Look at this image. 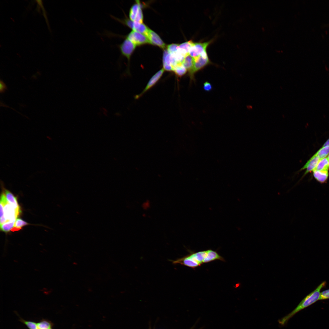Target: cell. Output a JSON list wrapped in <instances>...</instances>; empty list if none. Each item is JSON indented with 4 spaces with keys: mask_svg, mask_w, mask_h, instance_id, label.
<instances>
[{
    "mask_svg": "<svg viewBox=\"0 0 329 329\" xmlns=\"http://www.w3.org/2000/svg\"><path fill=\"white\" fill-rule=\"evenodd\" d=\"M326 285L325 281L322 282L315 290L304 298L292 311L279 319V324L282 326L285 325L288 320L296 313L320 300V290Z\"/></svg>",
    "mask_w": 329,
    "mask_h": 329,
    "instance_id": "1",
    "label": "cell"
},
{
    "mask_svg": "<svg viewBox=\"0 0 329 329\" xmlns=\"http://www.w3.org/2000/svg\"><path fill=\"white\" fill-rule=\"evenodd\" d=\"M193 58V67L192 73L189 76L190 81H195L194 75L196 72L211 63L208 58L207 51H204L199 56Z\"/></svg>",
    "mask_w": 329,
    "mask_h": 329,
    "instance_id": "2",
    "label": "cell"
},
{
    "mask_svg": "<svg viewBox=\"0 0 329 329\" xmlns=\"http://www.w3.org/2000/svg\"><path fill=\"white\" fill-rule=\"evenodd\" d=\"M1 200L3 202L4 217L7 221H15L21 212L20 210L16 209L7 201L5 193L1 195Z\"/></svg>",
    "mask_w": 329,
    "mask_h": 329,
    "instance_id": "3",
    "label": "cell"
},
{
    "mask_svg": "<svg viewBox=\"0 0 329 329\" xmlns=\"http://www.w3.org/2000/svg\"><path fill=\"white\" fill-rule=\"evenodd\" d=\"M213 41V40H211L205 42H194V45L189 50V55L193 58L199 56L204 51H207V47Z\"/></svg>",
    "mask_w": 329,
    "mask_h": 329,
    "instance_id": "4",
    "label": "cell"
},
{
    "mask_svg": "<svg viewBox=\"0 0 329 329\" xmlns=\"http://www.w3.org/2000/svg\"><path fill=\"white\" fill-rule=\"evenodd\" d=\"M136 1V3L133 5L130 9L129 12V18L133 21L143 23V15L141 4L139 1Z\"/></svg>",
    "mask_w": 329,
    "mask_h": 329,
    "instance_id": "5",
    "label": "cell"
},
{
    "mask_svg": "<svg viewBox=\"0 0 329 329\" xmlns=\"http://www.w3.org/2000/svg\"><path fill=\"white\" fill-rule=\"evenodd\" d=\"M136 45L130 41L126 38L119 47L122 55L129 61L130 57L135 50Z\"/></svg>",
    "mask_w": 329,
    "mask_h": 329,
    "instance_id": "6",
    "label": "cell"
},
{
    "mask_svg": "<svg viewBox=\"0 0 329 329\" xmlns=\"http://www.w3.org/2000/svg\"><path fill=\"white\" fill-rule=\"evenodd\" d=\"M126 38L130 41L136 45L150 44L148 38L145 35L133 30L127 36Z\"/></svg>",
    "mask_w": 329,
    "mask_h": 329,
    "instance_id": "7",
    "label": "cell"
},
{
    "mask_svg": "<svg viewBox=\"0 0 329 329\" xmlns=\"http://www.w3.org/2000/svg\"><path fill=\"white\" fill-rule=\"evenodd\" d=\"M164 71V70L162 68L156 73L149 80L142 91L140 94L136 95L135 96V99L139 98L145 92L153 87L161 79Z\"/></svg>",
    "mask_w": 329,
    "mask_h": 329,
    "instance_id": "8",
    "label": "cell"
},
{
    "mask_svg": "<svg viewBox=\"0 0 329 329\" xmlns=\"http://www.w3.org/2000/svg\"><path fill=\"white\" fill-rule=\"evenodd\" d=\"M320 159L319 157L315 154L310 158L306 163L305 164L299 171L297 173L306 169V170L302 176L301 179H302L306 174L313 171L316 168Z\"/></svg>",
    "mask_w": 329,
    "mask_h": 329,
    "instance_id": "9",
    "label": "cell"
},
{
    "mask_svg": "<svg viewBox=\"0 0 329 329\" xmlns=\"http://www.w3.org/2000/svg\"><path fill=\"white\" fill-rule=\"evenodd\" d=\"M174 264H180L192 268H195L201 265L197 261L192 259L188 255L175 260H170Z\"/></svg>",
    "mask_w": 329,
    "mask_h": 329,
    "instance_id": "10",
    "label": "cell"
},
{
    "mask_svg": "<svg viewBox=\"0 0 329 329\" xmlns=\"http://www.w3.org/2000/svg\"><path fill=\"white\" fill-rule=\"evenodd\" d=\"M147 38L150 44L156 45L162 49L165 48V44L160 36L150 29L149 30Z\"/></svg>",
    "mask_w": 329,
    "mask_h": 329,
    "instance_id": "11",
    "label": "cell"
},
{
    "mask_svg": "<svg viewBox=\"0 0 329 329\" xmlns=\"http://www.w3.org/2000/svg\"><path fill=\"white\" fill-rule=\"evenodd\" d=\"M329 175V171L314 170L313 171V175L315 179L318 182L323 184L327 182Z\"/></svg>",
    "mask_w": 329,
    "mask_h": 329,
    "instance_id": "12",
    "label": "cell"
},
{
    "mask_svg": "<svg viewBox=\"0 0 329 329\" xmlns=\"http://www.w3.org/2000/svg\"><path fill=\"white\" fill-rule=\"evenodd\" d=\"M132 29L133 30L144 35L148 37L150 29L143 23L133 21Z\"/></svg>",
    "mask_w": 329,
    "mask_h": 329,
    "instance_id": "13",
    "label": "cell"
},
{
    "mask_svg": "<svg viewBox=\"0 0 329 329\" xmlns=\"http://www.w3.org/2000/svg\"><path fill=\"white\" fill-rule=\"evenodd\" d=\"M216 260L225 261L224 259L217 252L212 250H207V255L203 261V263H206Z\"/></svg>",
    "mask_w": 329,
    "mask_h": 329,
    "instance_id": "14",
    "label": "cell"
},
{
    "mask_svg": "<svg viewBox=\"0 0 329 329\" xmlns=\"http://www.w3.org/2000/svg\"><path fill=\"white\" fill-rule=\"evenodd\" d=\"M182 64L187 69L188 72V76H189L192 73L193 67L194 64L193 58L190 56L189 54L187 55L185 57Z\"/></svg>",
    "mask_w": 329,
    "mask_h": 329,
    "instance_id": "15",
    "label": "cell"
},
{
    "mask_svg": "<svg viewBox=\"0 0 329 329\" xmlns=\"http://www.w3.org/2000/svg\"><path fill=\"white\" fill-rule=\"evenodd\" d=\"M6 200L16 210H20L17 200L16 197L10 192L7 190H5L4 192Z\"/></svg>",
    "mask_w": 329,
    "mask_h": 329,
    "instance_id": "16",
    "label": "cell"
},
{
    "mask_svg": "<svg viewBox=\"0 0 329 329\" xmlns=\"http://www.w3.org/2000/svg\"><path fill=\"white\" fill-rule=\"evenodd\" d=\"M207 250L201 251L194 253H190L188 255L192 259L197 261L200 265L206 257Z\"/></svg>",
    "mask_w": 329,
    "mask_h": 329,
    "instance_id": "17",
    "label": "cell"
},
{
    "mask_svg": "<svg viewBox=\"0 0 329 329\" xmlns=\"http://www.w3.org/2000/svg\"><path fill=\"white\" fill-rule=\"evenodd\" d=\"M315 170L329 171V161L327 158L320 159Z\"/></svg>",
    "mask_w": 329,
    "mask_h": 329,
    "instance_id": "18",
    "label": "cell"
},
{
    "mask_svg": "<svg viewBox=\"0 0 329 329\" xmlns=\"http://www.w3.org/2000/svg\"><path fill=\"white\" fill-rule=\"evenodd\" d=\"M194 43V42L192 40H190L179 44V48L184 54L186 55L189 54V50Z\"/></svg>",
    "mask_w": 329,
    "mask_h": 329,
    "instance_id": "19",
    "label": "cell"
},
{
    "mask_svg": "<svg viewBox=\"0 0 329 329\" xmlns=\"http://www.w3.org/2000/svg\"><path fill=\"white\" fill-rule=\"evenodd\" d=\"M38 329H50L53 326V324L50 321L42 319L37 323Z\"/></svg>",
    "mask_w": 329,
    "mask_h": 329,
    "instance_id": "20",
    "label": "cell"
},
{
    "mask_svg": "<svg viewBox=\"0 0 329 329\" xmlns=\"http://www.w3.org/2000/svg\"><path fill=\"white\" fill-rule=\"evenodd\" d=\"M172 72H173L178 77H181L184 75L187 71L182 64H179L174 68Z\"/></svg>",
    "mask_w": 329,
    "mask_h": 329,
    "instance_id": "21",
    "label": "cell"
},
{
    "mask_svg": "<svg viewBox=\"0 0 329 329\" xmlns=\"http://www.w3.org/2000/svg\"><path fill=\"white\" fill-rule=\"evenodd\" d=\"M320 159L326 157L329 154V146H322L315 154Z\"/></svg>",
    "mask_w": 329,
    "mask_h": 329,
    "instance_id": "22",
    "label": "cell"
},
{
    "mask_svg": "<svg viewBox=\"0 0 329 329\" xmlns=\"http://www.w3.org/2000/svg\"><path fill=\"white\" fill-rule=\"evenodd\" d=\"M20 321L25 324L29 329H38L37 323L34 321L26 320L20 317Z\"/></svg>",
    "mask_w": 329,
    "mask_h": 329,
    "instance_id": "23",
    "label": "cell"
},
{
    "mask_svg": "<svg viewBox=\"0 0 329 329\" xmlns=\"http://www.w3.org/2000/svg\"><path fill=\"white\" fill-rule=\"evenodd\" d=\"M15 221H7L0 225L1 229L3 231L8 232L13 227Z\"/></svg>",
    "mask_w": 329,
    "mask_h": 329,
    "instance_id": "24",
    "label": "cell"
},
{
    "mask_svg": "<svg viewBox=\"0 0 329 329\" xmlns=\"http://www.w3.org/2000/svg\"><path fill=\"white\" fill-rule=\"evenodd\" d=\"M179 44H172L168 45L167 46V50L171 54L177 51Z\"/></svg>",
    "mask_w": 329,
    "mask_h": 329,
    "instance_id": "25",
    "label": "cell"
},
{
    "mask_svg": "<svg viewBox=\"0 0 329 329\" xmlns=\"http://www.w3.org/2000/svg\"><path fill=\"white\" fill-rule=\"evenodd\" d=\"M28 225V223L20 219H17L15 221L14 227L21 228L23 226Z\"/></svg>",
    "mask_w": 329,
    "mask_h": 329,
    "instance_id": "26",
    "label": "cell"
},
{
    "mask_svg": "<svg viewBox=\"0 0 329 329\" xmlns=\"http://www.w3.org/2000/svg\"><path fill=\"white\" fill-rule=\"evenodd\" d=\"M329 299V289L320 292V300Z\"/></svg>",
    "mask_w": 329,
    "mask_h": 329,
    "instance_id": "27",
    "label": "cell"
},
{
    "mask_svg": "<svg viewBox=\"0 0 329 329\" xmlns=\"http://www.w3.org/2000/svg\"><path fill=\"white\" fill-rule=\"evenodd\" d=\"M203 88L205 91L209 92L212 90V87L210 83L206 81L203 83Z\"/></svg>",
    "mask_w": 329,
    "mask_h": 329,
    "instance_id": "28",
    "label": "cell"
},
{
    "mask_svg": "<svg viewBox=\"0 0 329 329\" xmlns=\"http://www.w3.org/2000/svg\"><path fill=\"white\" fill-rule=\"evenodd\" d=\"M8 89L7 87L6 84L4 82L0 80V92L1 93H4L5 91Z\"/></svg>",
    "mask_w": 329,
    "mask_h": 329,
    "instance_id": "29",
    "label": "cell"
},
{
    "mask_svg": "<svg viewBox=\"0 0 329 329\" xmlns=\"http://www.w3.org/2000/svg\"><path fill=\"white\" fill-rule=\"evenodd\" d=\"M4 203L3 201L1 200H0V219L5 218L4 217Z\"/></svg>",
    "mask_w": 329,
    "mask_h": 329,
    "instance_id": "30",
    "label": "cell"
},
{
    "mask_svg": "<svg viewBox=\"0 0 329 329\" xmlns=\"http://www.w3.org/2000/svg\"><path fill=\"white\" fill-rule=\"evenodd\" d=\"M20 229H21V228L14 227L11 229V230L12 232H14L15 231H18Z\"/></svg>",
    "mask_w": 329,
    "mask_h": 329,
    "instance_id": "31",
    "label": "cell"
},
{
    "mask_svg": "<svg viewBox=\"0 0 329 329\" xmlns=\"http://www.w3.org/2000/svg\"><path fill=\"white\" fill-rule=\"evenodd\" d=\"M329 146V138L327 140V141L324 143L323 145L322 146Z\"/></svg>",
    "mask_w": 329,
    "mask_h": 329,
    "instance_id": "32",
    "label": "cell"
},
{
    "mask_svg": "<svg viewBox=\"0 0 329 329\" xmlns=\"http://www.w3.org/2000/svg\"><path fill=\"white\" fill-rule=\"evenodd\" d=\"M327 158H328V160H329V155H328V156H327Z\"/></svg>",
    "mask_w": 329,
    "mask_h": 329,
    "instance_id": "33",
    "label": "cell"
},
{
    "mask_svg": "<svg viewBox=\"0 0 329 329\" xmlns=\"http://www.w3.org/2000/svg\"><path fill=\"white\" fill-rule=\"evenodd\" d=\"M52 329V328H51V329Z\"/></svg>",
    "mask_w": 329,
    "mask_h": 329,
    "instance_id": "34",
    "label": "cell"
}]
</instances>
